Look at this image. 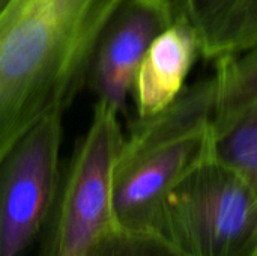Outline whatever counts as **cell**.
Masks as SVG:
<instances>
[{
  "label": "cell",
  "mask_w": 257,
  "mask_h": 256,
  "mask_svg": "<svg viewBox=\"0 0 257 256\" xmlns=\"http://www.w3.org/2000/svg\"><path fill=\"white\" fill-rule=\"evenodd\" d=\"M122 3L6 0L0 9V164L35 125L74 103Z\"/></svg>",
  "instance_id": "obj_1"
},
{
  "label": "cell",
  "mask_w": 257,
  "mask_h": 256,
  "mask_svg": "<svg viewBox=\"0 0 257 256\" xmlns=\"http://www.w3.org/2000/svg\"><path fill=\"white\" fill-rule=\"evenodd\" d=\"M155 232L185 256H250L257 201L238 174L211 157L164 196Z\"/></svg>",
  "instance_id": "obj_2"
},
{
  "label": "cell",
  "mask_w": 257,
  "mask_h": 256,
  "mask_svg": "<svg viewBox=\"0 0 257 256\" xmlns=\"http://www.w3.org/2000/svg\"><path fill=\"white\" fill-rule=\"evenodd\" d=\"M211 157L212 131L194 134L170 110L137 118L123 137L114 167L116 225L155 232L164 196Z\"/></svg>",
  "instance_id": "obj_3"
},
{
  "label": "cell",
  "mask_w": 257,
  "mask_h": 256,
  "mask_svg": "<svg viewBox=\"0 0 257 256\" xmlns=\"http://www.w3.org/2000/svg\"><path fill=\"white\" fill-rule=\"evenodd\" d=\"M123 137L120 113L98 100L87 131L60 180L39 256H78L96 238L117 226L113 180Z\"/></svg>",
  "instance_id": "obj_4"
},
{
  "label": "cell",
  "mask_w": 257,
  "mask_h": 256,
  "mask_svg": "<svg viewBox=\"0 0 257 256\" xmlns=\"http://www.w3.org/2000/svg\"><path fill=\"white\" fill-rule=\"evenodd\" d=\"M63 115L35 125L0 164V256H21L45 228L60 187Z\"/></svg>",
  "instance_id": "obj_5"
},
{
  "label": "cell",
  "mask_w": 257,
  "mask_h": 256,
  "mask_svg": "<svg viewBox=\"0 0 257 256\" xmlns=\"http://www.w3.org/2000/svg\"><path fill=\"white\" fill-rule=\"evenodd\" d=\"M175 20L172 0H123L108 21L93 59L89 80L98 100L125 113L143 56Z\"/></svg>",
  "instance_id": "obj_6"
},
{
  "label": "cell",
  "mask_w": 257,
  "mask_h": 256,
  "mask_svg": "<svg viewBox=\"0 0 257 256\" xmlns=\"http://www.w3.org/2000/svg\"><path fill=\"white\" fill-rule=\"evenodd\" d=\"M199 56L194 32L176 18L154 39L137 69L131 89L137 118L152 116L172 104L184 91Z\"/></svg>",
  "instance_id": "obj_7"
},
{
  "label": "cell",
  "mask_w": 257,
  "mask_h": 256,
  "mask_svg": "<svg viewBox=\"0 0 257 256\" xmlns=\"http://www.w3.org/2000/svg\"><path fill=\"white\" fill-rule=\"evenodd\" d=\"M175 15L194 32L200 56L214 63L257 45V0H172Z\"/></svg>",
  "instance_id": "obj_8"
},
{
  "label": "cell",
  "mask_w": 257,
  "mask_h": 256,
  "mask_svg": "<svg viewBox=\"0 0 257 256\" xmlns=\"http://www.w3.org/2000/svg\"><path fill=\"white\" fill-rule=\"evenodd\" d=\"M212 157L238 174L257 201V98L212 133Z\"/></svg>",
  "instance_id": "obj_9"
},
{
  "label": "cell",
  "mask_w": 257,
  "mask_h": 256,
  "mask_svg": "<svg viewBox=\"0 0 257 256\" xmlns=\"http://www.w3.org/2000/svg\"><path fill=\"white\" fill-rule=\"evenodd\" d=\"M214 65L218 78V103L214 119V128H217L257 98V45Z\"/></svg>",
  "instance_id": "obj_10"
},
{
  "label": "cell",
  "mask_w": 257,
  "mask_h": 256,
  "mask_svg": "<svg viewBox=\"0 0 257 256\" xmlns=\"http://www.w3.org/2000/svg\"><path fill=\"white\" fill-rule=\"evenodd\" d=\"M78 256H185L164 237L152 231L114 226Z\"/></svg>",
  "instance_id": "obj_11"
},
{
  "label": "cell",
  "mask_w": 257,
  "mask_h": 256,
  "mask_svg": "<svg viewBox=\"0 0 257 256\" xmlns=\"http://www.w3.org/2000/svg\"><path fill=\"white\" fill-rule=\"evenodd\" d=\"M250 256H257V244H256V247L253 249V252H251V255Z\"/></svg>",
  "instance_id": "obj_12"
},
{
  "label": "cell",
  "mask_w": 257,
  "mask_h": 256,
  "mask_svg": "<svg viewBox=\"0 0 257 256\" xmlns=\"http://www.w3.org/2000/svg\"><path fill=\"white\" fill-rule=\"evenodd\" d=\"M5 3H6V0H0V9H2V6H3Z\"/></svg>",
  "instance_id": "obj_13"
}]
</instances>
